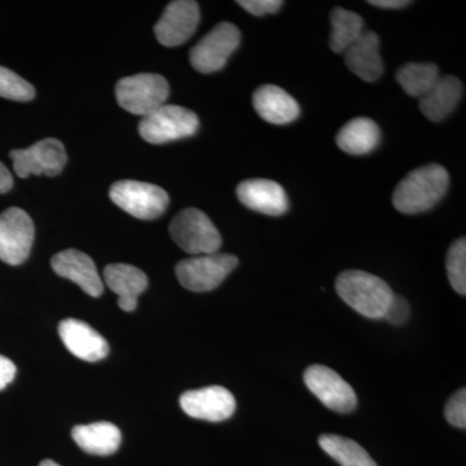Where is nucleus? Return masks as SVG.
Listing matches in <instances>:
<instances>
[{
    "label": "nucleus",
    "mask_w": 466,
    "mask_h": 466,
    "mask_svg": "<svg viewBox=\"0 0 466 466\" xmlns=\"http://www.w3.org/2000/svg\"><path fill=\"white\" fill-rule=\"evenodd\" d=\"M346 66L366 82H376L383 73L380 38L372 30H364L360 38L345 51Z\"/></svg>",
    "instance_id": "a211bd4d"
},
{
    "label": "nucleus",
    "mask_w": 466,
    "mask_h": 466,
    "mask_svg": "<svg viewBox=\"0 0 466 466\" xmlns=\"http://www.w3.org/2000/svg\"><path fill=\"white\" fill-rule=\"evenodd\" d=\"M450 186L446 168L438 164L410 171L392 195V204L400 213L420 214L431 210L443 198Z\"/></svg>",
    "instance_id": "f257e3e1"
},
{
    "label": "nucleus",
    "mask_w": 466,
    "mask_h": 466,
    "mask_svg": "<svg viewBox=\"0 0 466 466\" xmlns=\"http://www.w3.org/2000/svg\"><path fill=\"white\" fill-rule=\"evenodd\" d=\"M461 96L460 79L452 76H440L433 87L420 99V110L431 121L441 122L455 110Z\"/></svg>",
    "instance_id": "6ab92c4d"
},
{
    "label": "nucleus",
    "mask_w": 466,
    "mask_h": 466,
    "mask_svg": "<svg viewBox=\"0 0 466 466\" xmlns=\"http://www.w3.org/2000/svg\"><path fill=\"white\" fill-rule=\"evenodd\" d=\"M168 229L175 244L192 256L218 253L222 247V236L217 227L198 208H184Z\"/></svg>",
    "instance_id": "7ed1b4c3"
},
{
    "label": "nucleus",
    "mask_w": 466,
    "mask_h": 466,
    "mask_svg": "<svg viewBox=\"0 0 466 466\" xmlns=\"http://www.w3.org/2000/svg\"><path fill=\"white\" fill-rule=\"evenodd\" d=\"M410 305H408L407 300L403 297L394 296L383 319L390 321L391 324L400 325L410 317Z\"/></svg>",
    "instance_id": "c756f323"
},
{
    "label": "nucleus",
    "mask_w": 466,
    "mask_h": 466,
    "mask_svg": "<svg viewBox=\"0 0 466 466\" xmlns=\"http://www.w3.org/2000/svg\"><path fill=\"white\" fill-rule=\"evenodd\" d=\"M447 276L451 287L461 296L466 294V240L465 238L451 245L446 259Z\"/></svg>",
    "instance_id": "a878e982"
},
{
    "label": "nucleus",
    "mask_w": 466,
    "mask_h": 466,
    "mask_svg": "<svg viewBox=\"0 0 466 466\" xmlns=\"http://www.w3.org/2000/svg\"><path fill=\"white\" fill-rule=\"evenodd\" d=\"M104 281L119 299H137L148 287V278L142 269L125 263H116L104 268Z\"/></svg>",
    "instance_id": "4be33fe9"
},
{
    "label": "nucleus",
    "mask_w": 466,
    "mask_h": 466,
    "mask_svg": "<svg viewBox=\"0 0 466 466\" xmlns=\"http://www.w3.org/2000/svg\"><path fill=\"white\" fill-rule=\"evenodd\" d=\"M39 466H60L57 462L52 461V460H43Z\"/></svg>",
    "instance_id": "f704fd0d"
},
{
    "label": "nucleus",
    "mask_w": 466,
    "mask_h": 466,
    "mask_svg": "<svg viewBox=\"0 0 466 466\" xmlns=\"http://www.w3.org/2000/svg\"><path fill=\"white\" fill-rule=\"evenodd\" d=\"M303 380L309 390L334 412L349 413L357 408L358 398L354 389L330 368L319 364L309 367Z\"/></svg>",
    "instance_id": "9d476101"
},
{
    "label": "nucleus",
    "mask_w": 466,
    "mask_h": 466,
    "mask_svg": "<svg viewBox=\"0 0 466 466\" xmlns=\"http://www.w3.org/2000/svg\"><path fill=\"white\" fill-rule=\"evenodd\" d=\"M370 5L379 8L400 9L407 7L410 2H407V0H370Z\"/></svg>",
    "instance_id": "473e14b6"
},
{
    "label": "nucleus",
    "mask_w": 466,
    "mask_h": 466,
    "mask_svg": "<svg viewBox=\"0 0 466 466\" xmlns=\"http://www.w3.org/2000/svg\"><path fill=\"white\" fill-rule=\"evenodd\" d=\"M440 69L431 63H410L397 72L398 84L412 97L422 96L440 78Z\"/></svg>",
    "instance_id": "393cba45"
},
{
    "label": "nucleus",
    "mask_w": 466,
    "mask_h": 466,
    "mask_svg": "<svg viewBox=\"0 0 466 466\" xmlns=\"http://www.w3.org/2000/svg\"><path fill=\"white\" fill-rule=\"evenodd\" d=\"M238 5H241L245 11L254 15V16H265V15L276 14L284 5L281 0H238Z\"/></svg>",
    "instance_id": "c85d7f7f"
},
{
    "label": "nucleus",
    "mask_w": 466,
    "mask_h": 466,
    "mask_svg": "<svg viewBox=\"0 0 466 466\" xmlns=\"http://www.w3.org/2000/svg\"><path fill=\"white\" fill-rule=\"evenodd\" d=\"M51 265L58 276L72 280L88 296L99 297L103 293V280L87 254L76 249L60 251L52 258Z\"/></svg>",
    "instance_id": "4468645a"
},
{
    "label": "nucleus",
    "mask_w": 466,
    "mask_h": 466,
    "mask_svg": "<svg viewBox=\"0 0 466 466\" xmlns=\"http://www.w3.org/2000/svg\"><path fill=\"white\" fill-rule=\"evenodd\" d=\"M198 126V116L192 110L165 104L143 116L139 131L146 142L165 144L192 137Z\"/></svg>",
    "instance_id": "423d86ee"
},
{
    "label": "nucleus",
    "mask_w": 466,
    "mask_h": 466,
    "mask_svg": "<svg viewBox=\"0 0 466 466\" xmlns=\"http://www.w3.org/2000/svg\"><path fill=\"white\" fill-rule=\"evenodd\" d=\"M35 96V90L29 82L16 73L0 66V97L15 101H30Z\"/></svg>",
    "instance_id": "bb28decb"
},
{
    "label": "nucleus",
    "mask_w": 466,
    "mask_h": 466,
    "mask_svg": "<svg viewBox=\"0 0 466 466\" xmlns=\"http://www.w3.org/2000/svg\"><path fill=\"white\" fill-rule=\"evenodd\" d=\"M12 187H14V177L11 171L0 162V195L11 191Z\"/></svg>",
    "instance_id": "2f4dec72"
},
{
    "label": "nucleus",
    "mask_w": 466,
    "mask_h": 466,
    "mask_svg": "<svg viewBox=\"0 0 466 466\" xmlns=\"http://www.w3.org/2000/svg\"><path fill=\"white\" fill-rule=\"evenodd\" d=\"M34 223L23 208H7L0 214V259L11 266L25 262L34 242Z\"/></svg>",
    "instance_id": "1a4fd4ad"
},
{
    "label": "nucleus",
    "mask_w": 466,
    "mask_h": 466,
    "mask_svg": "<svg viewBox=\"0 0 466 466\" xmlns=\"http://www.w3.org/2000/svg\"><path fill=\"white\" fill-rule=\"evenodd\" d=\"M72 435L76 443L91 455H112L119 449L122 441L119 429L106 421L76 426Z\"/></svg>",
    "instance_id": "aec40b11"
},
{
    "label": "nucleus",
    "mask_w": 466,
    "mask_h": 466,
    "mask_svg": "<svg viewBox=\"0 0 466 466\" xmlns=\"http://www.w3.org/2000/svg\"><path fill=\"white\" fill-rule=\"evenodd\" d=\"M118 306L124 311L133 312L137 306V299H130V297H122L118 299Z\"/></svg>",
    "instance_id": "72a5a7b5"
},
{
    "label": "nucleus",
    "mask_w": 466,
    "mask_h": 466,
    "mask_svg": "<svg viewBox=\"0 0 466 466\" xmlns=\"http://www.w3.org/2000/svg\"><path fill=\"white\" fill-rule=\"evenodd\" d=\"M241 33L231 23L218 24L189 52V61L198 72L208 75L225 67L229 56L238 50Z\"/></svg>",
    "instance_id": "6e6552de"
},
{
    "label": "nucleus",
    "mask_w": 466,
    "mask_h": 466,
    "mask_svg": "<svg viewBox=\"0 0 466 466\" xmlns=\"http://www.w3.org/2000/svg\"><path fill=\"white\" fill-rule=\"evenodd\" d=\"M58 334L66 349L82 360L97 361L108 355L106 339L85 321L66 319L58 325Z\"/></svg>",
    "instance_id": "dca6fc26"
},
{
    "label": "nucleus",
    "mask_w": 466,
    "mask_h": 466,
    "mask_svg": "<svg viewBox=\"0 0 466 466\" xmlns=\"http://www.w3.org/2000/svg\"><path fill=\"white\" fill-rule=\"evenodd\" d=\"M319 444L325 453L342 466H379L360 444L341 435H321Z\"/></svg>",
    "instance_id": "5701e85b"
},
{
    "label": "nucleus",
    "mask_w": 466,
    "mask_h": 466,
    "mask_svg": "<svg viewBox=\"0 0 466 466\" xmlns=\"http://www.w3.org/2000/svg\"><path fill=\"white\" fill-rule=\"evenodd\" d=\"M238 265V259L233 254H205L177 263L175 274L186 289L204 293L219 287Z\"/></svg>",
    "instance_id": "20e7f679"
},
{
    "label": "nucleus",
    "mask_w": 466,
    "mask_h": 466,
    "mask_svg": "<svg viewBox=\"0 0 466 466\" xmlns=\"http://www.w3.org/2000/svg\"><path fill=\"white\" fill-rule=\"evenodd\" d=\"M381 140V131L375 121L370 118L351 119L348 122L339 135H337V146L352 156L367 155L379 147Z\"/></svg>",
    "instance_id": "412c9836"
},
{
    "label": "nucleus",
    "mask_w": 466,
    "mask_h": 466,
    "mask_svg": "<svg viewBox=\"0 0 466 466\" xmlns=\"http://www.w3.org/2000/svg\"><path fill=\"white\" fill-rule=\"evenodd\" d=\"M253 106L260 118L274 125H287L299 116V106L279 86L265 85L253 94Z\"/></svg>",
    "instance_id": "f3484780"
},
{
    "label": "nucleus",
    "mask_w": 466,
    "mask_h": 466,
    "mask_svg": "<svg viewBox=\"0 0 466 466\" xmlns=\"http://www.w3.org/2000/svg\"><path fill=\"white\" fill-rule=\"evenodd\" d=\"M238 198L244 207L266 216H283L289 208L287 193L274 180H245L238 184Z\"/></svg>",
    "instance_id": "2eb2a0df"
},
{
    "label": "nucleus",
    "mask_w": 466,
    "mask_h": 466,
    "mask_svg": "<svg viewBox=\"0 0 466 466\" xmlns=\"http://www.w3.org/2000/svg\"><path fill=\"white\" fill-rule=\"evenodd\" d=\"M200 23V7L193 0H177L165 8L155 26L157 41L165 47H177L188 41Z\"/></svg>",
    "instance_id": "f8f14e48"
},
{
    "label": "nucleus",
    "mask_w": 466,
    "mask_h": 466,
    "mask_svg": "<svg viewBox=\"0 0 466 466\" xmlns=\"http://www.w3.org/2000/svg\"><path fill=\"white\" fill-rule=\"evenodd\" d=\"M332 33H330V48L337 54H345L350 46L360 38L364 33L363 18L355 12L345 8H336L330 15Z\"/></svg>",
    "instance_id": "b1692460"
},
{
    "label": "nucleus",
    "mask_w": 466,
    "mask_h": 466,
    "mask_svg": "<svg viewBox=\"0 0 466 466\" xmlns=\"http://www.w3.org/2000/svg\"><path fill=\"white\" fill-rule=\"evenodd\" d=\"M14 161L17 177L29 175H47L56 177L66 165V150L60 140L48 137L34 144L26 149H15L9 153Z\"/></svg>",
    "instance_id": "9b49d317"
},
{
    "label": "nucleus",
    "mask_w": 466,
    "mask_h": 466,
    "mask_svg": "<svg viewBox=\"0 0 466 466\" xmlns=\"http://www.w3.org/2000/svg\"><path fill=\"white\" fill-rule=\"evenodd\" d=\"M110 198L116 207L137 219H157L168 207L167 192L156 184L121 180L113 184L109 192Z\"/></svg>",
    "instance_id": "0eeeda50"
},
{
    "label": "nucleus",
    "mask_w": 466,
    "mask_h": 466,
    "mask_svg": "<svg viewBox=\"0 0 466 466\" xmlns=\"http://www.w3.org/2000/svg\"><path fill=\"white\" fill-rule=\"evenodd\" d=\"M180 407L187 415L205 421H225L235 413L236 400L223 386H208L184 392Z\"/></svg>",
    "instance_id": "ddd939ff"
},
{
    "label": "nucleus",
    "mask_w": 466,
    "mask_h": 466,
    "mask_svg": "<svg viewBox=\"0 0 466 466\" xmlns=\"http://www.w3.org/2000/svg\"><path fill=\"white\" fill-rule=\"evenodd\" d=\"M170 94L167 79L162 76L143 75L125 76L116 86L119 106L137 116H148L165 106Z\"/></svg>",
    "instance_id": "39448f33"
},
{
    "label": "nucleus",
    "mask_w": 466,
    "mask_h": 466,
    "mask_svg": "<svg viewBox=\"0 0 466 466\" xmlns=\"http://www.w3.org/2000/svg\"><path fill=\"white\" fill-rule=\"evenodd\" d=\"M444 416L451 425L456 428H466V391L461 389L453 394L447 401L446 408H444Z\"/></svg>",
    "instance_id": "cd10ccee"
},
{
    "label": "nucleus",
    "mask_w": 466,
    "mask_h": 466,
    "mask_svg": "<svg viewBox=\"0 0 466 466\" xmlns=\"http://www.w3.org/2000/svg\"><path fill=\"white\" fill-rule=\"evenodd\" d=\"M336 290L343 302L368 319H383L395 294L379 276L351 269L337 278Z\"/></svg>",
    "instance_id": "f03ea898"
},
{
    "label": "nucleus",
    "mask_w": 466,
    "mask_h": 466,
    "mask_svg": "<svg viewBox=\"0 0 466 466\" xmlns=\"http://www.w3.org/2000/svg\"><path fill=\"white\" fill-rule=\"evenodd\" d=\"M16 372L17 370L14 361L0 355V390L7 388L9 383L14 381Z\"/></svg>",
    "instance_id": "7c9ffc66"
}]
</instances>
